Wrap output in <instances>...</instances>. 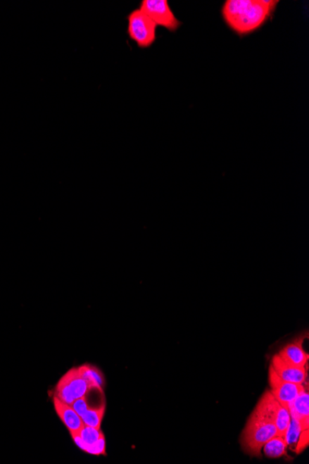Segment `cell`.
Returning a JSON list of instances; mask_svg holds the SVG:
<instances>
[{"instance_id": "6da1fadb", "label": "cell", "mask_w": 309, "mask_h": 464, "mask_svg": "<svg viewBox=\"0 0 309 464\" xmlns=\"http://www.w3.org/2000/svg\"><path fill=\"white\" fill-rule=\"evenodd\" d=\"M278 3L273 0H228L222 7L223 20L235 33L251 34L272 15Z\"/></svg>"}, {"instance_id": "7a4b0ae2", "label": "cell", "mask_w": 309, "mask_h": 464, "mask_svg": "<svg viewBox=\"0 0 309 464\" xmlns=\"http://www.w3.org/2000/svg\"><path fill=\"white\" fill-rule=\"evenodd\" d=\"M277 401L270 391L265 393L247 422L241 439L242 447L248 454L258 456L262 448L277 434L273 415Z\"/></svg>"}, {"instance_id": "3957f363", "label": "cell", "mask_w": 309, "mask_h": 464, "mask_svg": "<svg viewBox=\"0 0 309 464\" xmlns=\"http://www.w3.org/2000/svg\"><path fill=\"white\" fill-rule=\"evenodd\" d=\"M128 35L141 49H149L157 39L158 26L140 8L132 11L127 17Z\"/></svg>"}, {"instance_id": "277c9868", "label": "cell", "mask_w": 309, "mask_h": 464, "mask_svg": "<svg viewBox=\"0 0 309 464\" xmlns=\"http://www.w3.org/2000/svg\"><path fill=\"white\" fill-rule=\"evenodd\" d=\"M140 10L156 23L170 32L178 30L181 22L176 18L167 0H143Z\"/></svg>"}, {"instance_id": "5b68a950", "label": "cell", "mask_w": 309, "mask_h": 464, "mask_svg": "<svg viewBox=\"0 0 309 464\" xmlns=\"http://www.w3.org/2000/svg\"><path fill=\"white\" fill-rule=\"evenodd\" d=\"M269 380L270 393L279 403L287 408H289L296 396L304 389L303 384L290 383V382L285 381L279 377L272 365L270 367Z\"/></svg>"}, {"instance_id": "8992f818", "label": "cell", "mask_w": 309, "mask_h": 464, "mask_svg": "<svg viewBox=\"0 0 309 464\" xmlns=\"http://www.w3.org/2000/svg\"><path fill=\"white\" fill-rule=\"evenodd\" d=\"M79 448L93 455L106 454V440L101 429L87 427L82 428L80 434L72 436Z\"/></svg>"}, {"instance_id": "52a82bcc", "label": "cell", "mask_w": 309, "mask_h": 464, "mask_svg": "<svg viewBox=\"0 0 309 464\" xmlns=\"http://www.w3.org/2000/svg\"><path fill=\"white\" fill-rule=\"evenodd\" d=\"M308 337L307 332H304L296 339L288 343L286 346L279 352V356L286 363L297 367H307L308 354L303 348L305 339Z\"/></svg>"}, {"instance_id": "ba28073f", "label": "cell", "mask_w": 309, "mask_h": 464, "mask_svg": "<svg viewBox=\"0 0 309 464\" xmlns=\"http://www.w3.org/2000/svg\"><path fill=\"white\" fill-rule=\"evenodd\" d=\"M53 403H54L56 413H57L58 416L60 417L63 424L65 425V427L70 432V436L80 434L85 425L82 422L81 417L73 409L72 405L61 401L55 395L53 396Z\"/></svg>"}, {"instance_id": "9c48e42d", "label": "cell", "mask_w": 309, "mask_h": 464, "mask_svg": "<svg viewBox=\"0 0 309 464\" xmlns=\"http://www.w3.org/2000/svg\"><path fill=\"white\" fill-rule=\"evenodd\" d=\"M272 367L279 377L290 383L304 384L307 381V367L294 366L282 360L279 354L272 358Z\"/></svg>"}, {"instance_id": "30bf717a", "label": "cell", "mask_w": 309, "mask_h": 464, "mask_svg": "<svg viewBox=\"0 0 309 464\" xmlns=\"http://www.w3.org/2000/svg\"><path fill=\"white\" fill-rule=\"evenodd\" d=\"M291 416L298 420L302 430L309 429V395L307 387L301 390L289 406Z\"/></svg>"}, {"instance_id": "8fae6325", "label": "cell", "mask_w": 309, "mask_h": 464, "mask_svg": "<svg viewBox=\"0 0 309 464\" xmlns=\"http://www.w3.org/2000/svg\"><path fill=\"white\" fill-rule=\"evenodd\" d=\"M61 378H63V380L66 382L68 386H69L75 399L82 398V396L87 395L88 391L91 389L89 384H88L87 382L84 380V378L82 377L79 367L70 369V371H68Z\"/></svg>"}, {"instance_id": "7c38bea8", "label": "cell", "mask_w": 309, "mask_h": 464, "mask_svg": "<svg viewBox=\"0 0 309 464\" xmlns=\"http://www.w3.org/2000/svg\"><path fill=\"white\" fill-rule=\"evenodd\" d=\"M291 419H292V417H291L289 408L284 407V405L277 402L275 415H273V421H275L277 429V436H285L288 427H289Z\"/></svg>"}, {"instance_id": "4fadbf2b", "label": "cell", "mask_w": 309, "mask_h": 464, "mask_svg": "<svg viewBox=\"0 0 309 464\" xmlns=\"http://www.w3.org/2000/svg\"><path fill=\"white\" fill-rule=\"evenodd\" d=\"M79 369H80L82 377L89 384L91 389H99L102 391L105 379L99 368L92 365H82L79 367Z\"/></svg>"}, {"instance_id": "5bb4252c", "label": "cell", "mask_w": 309, "mask_h": 464, "mask_svg": "<svg viewBox=\"0 0 309 464\" xmlns=\"http://www.w3.org/2000/svg\"><path fill=\"white\" fill-rule=\"evenodd\" d=\"M288 448L284 437L276 436L264 445V453L269 458H279L284 456Z\"/></svg>"}, {"instance_id": "9a60e30c", "label": "cell", "mask_w": 309, "mask_h": 464, "mask_svg": "<svg viewBox=\"0 0 309 464\" xmlns=\"http://www.w3.org/2000/svg\"><path fill=\"white\" fill-rule=\"evenodd\" d=\"M105 404H103L101 407L95 408V409H92V408H88L87 412H85L81 416L82 422H84V425H87V427L100 429L103 417L105 415Z\"/></svg>"}, {"instance_id": "2e32d148", "label": "cell", "mask_w": 309, "mask_h": 464, "mask_svg": "<svg viewBox=\"0 0 309 464\" xmlns=\"http://www.w3.org/2000/svg\"><path fill=\"white\" fill-rule=\"evenodd\" d=\"M301 431V425H300L298 420L292 417L289 427H288L286 434L284 436L288 447L296 449L297 440L299 439Z\"/></svg>"}, {"instance_id": "e0dca14e", "label": "cell", "mask_w": 309, "mask_h": 464, "mask_svg": "<svg viewBox=\"0 0 309 464\" xmlns=\"http://www.w3.org/2000/svg\"><path fill=\"white\" fill-rule=\"evenodd\" d=\"M55 396H58L61 401L65 402V403L69 405H72L73 401H75L69 386H68L66 382L63 378H61V380L58 382L57 387H56L55 389Z\"/></svg>"}, {"instance_id": "ac0fdd59", "label": "cell", "mask_w": 309, "mask_h": 464, "mask_svg": "<svg viewBox=\"0 0 309 464\" xmlns=\"http://www.w3.org/2000/svg\"><path fill=\"white\" fill-rule=\"evenodd\" d=\"M309 445V429L302 430L300 433L299 439L297 440L296 447L294 451L297 454L301 453Z\"/></svg>"}, {"instance_id": "d6986e66", "label": "cell", "mask_w": 309, "mask_h": 464, "mask_svg": "<svg viewBox=\"0 0 309 464\" xmlns=\"http://www.w3.org/2000/svg\"><path fill=\"white\" fill-rule=\"evenodd\" d=\"M72 407L75 409V412L78 413L79 416H82L88 410V402L87 395L82 396V398L76 399Z\"/></svg>"}]
</instances>
